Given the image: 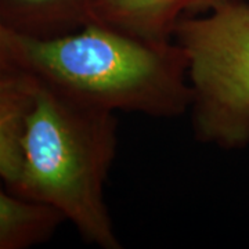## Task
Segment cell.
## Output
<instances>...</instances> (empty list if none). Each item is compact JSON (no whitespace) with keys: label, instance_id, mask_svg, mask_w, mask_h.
Masks as SVG:
<instances>
[{"label":"cell","instance_id":"obj_1","mask_svg":"<svg viewBox=\"0 0 249 249\" xmlns=\"http://www.w3.org/2000/svg\"><path fill=\"white\" fill-rule=\"evenodd\" d=\"M14 34V32H13ZM18 67L61 93L111 112L176 118L193 89L183 49L89 21L52 37L14 34Z\"/></svg>","mask_w":249,"mask_h":249},{"label":"cell","instance_id":"obj_2","mask_svg":"<svg viewBox=\"0 0 249 249\" xmlns=\"http://www.w3.org/2000/svg\"><path fill=\"white\" fill-rule=\"evenodd\" d=\"M37 82L22 134L21 173L10 191L53 208L91 245L122 249L106 202L118 148L115 112Z\"/></svg>","mask_w":249,"mask_h":249},{"label":"cell","instance_id":"obj_3","mask_svg":"<svg viewBox=\"0 0 249 249\" xmlns=\"http://www.w3.org/2000/svg\"><path fill=\"white\" fill-rule=\"evenodd\" d=\"M173 40L187 57L196 139L223 150L249 145L248 3L183 18Z\"/></svg>","mask_w":249,"mask_h":249},{"label":"cell","instance_id":"obj_4","mask_svg":"<svg viewBox=\"0 0 249 249\" xmlns=\"http://www.w3.org/2000/svg\"><path fill=\"white\" fill-rule=\"evenodd\" d=\"M237 0H91L89 21L150 40H172L183 18Z\"/></svg>","mask_w":249,"mask_h":249},{"label":"cell","instance_id":"obj_5","mask_svg":"<svg viewBox=\"0 0 249 249\" xmlns=\"http://www.w3.org/2000/svg\"><path fill=\"white\" fill-rule=\"evenodd\" d=\"M37 83V78L27 71L0 75V178L9 190L21 173L22 134Z\"/></svg>","mask_w":249,"mask_h":249},{"label":"cell","instance_id":"obj_6","mask_svg":"<svg viewBox=\"0 0 249 249\" xmlns=\"http://www.w3.org/2000/svg\"><path fill=\"white\" fill-rule=\"evenodd\" d=\"M91 0H0V21L17 35L52 37L89 22Z\"/></svg>","mask_w":249,"mask_h":249},{"label":"cell","instance_id":"obj_7","mask_svg":"<svg viewBox=\"0 0 249 249\" xmlns=\"http://www.w3.org/2000/svg\"><path fill=\"white\" fill-rule=\"evenodd\" d=\"M64 220L53 208L0 188V249H27L43 244Z\"/></svg>","mask_w":249,"mask_h":249},{"label":"cell","instance_id":"obj_8","mask_svg":"<svg viewBox=\"0 0 249 249\" xmlns=\"http://www.w3.org/2000/svg\"><path fill=\"white\" fill-rule=\"evenodd\" d=\"M21 71L18 67L14 34L0 21V75Z\"/></svg>","mask_w":249,"mask_h":249}]
</instances>
